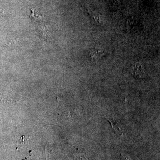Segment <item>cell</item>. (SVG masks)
<instances>
[{
	"instance_id": "cell-1",
	"label": "cell",
	"mask_w": 160,
	"mask_h": 160,
	"mask_svg": "<svg viewBox=\"0 0 160 160\" xmlns=\"http://www.w3.org/2000/svg\"><path fill=\"white\" fill-rule=\"evenodd\" d=\"M130 70L132 74L138 78H144L146 76L145 66L141 62L134 63L131 66Z\"/></svg>"
},
{
	"instance_id": "cell-5",
	"label": "cell",
	"mask_w": 160,
	"mask_h": 160,
	"mask_svg": "<svg viewBox=\"0 0 160 160\" xmlns=\"http://www.w3.org/2000/svg\"><path fill=\"white\" fill-rule=\"evenodd\" d=\"M89 13V14H90V16H91V17L94 19V20H95V21L96 22V23L100 24H102V21L101 20V19L98 16L96 15V14L94 13V12H92L91 10H90Z\"/></svg>"
},
{
	"instance_id": "cell-3",
	"label": "cell",
	"mask_w": 160,
	"mask_h": 160,
	"mask_svg": "<svg viewBox=\"0 0 160 160\" xmlns=\"http://www.w3.org/2000/svg\"><path fill=\"white\" fill-rule=\"evenodd\" d=\"M106 118L107 119L110 121V123H111V125H112V128L115 131V132L117 134V135L118 136H122V135L123 134V131H122V129H121L120 125H119L117 122H114V121L112 120H111L110 118H107V117H106Z\"/></svg>"
},
{
	"instance_id": "cell-4",
	"label": "cell",
	"mask_w": 160,
	"mask_h": 160,
	"mask_svg": "<svg viewBox=\"0 0 160 160\" xmlns=\"http://www.w3.org/2000/svg\"><path fill=\"white\" fill-rule=\"evenodd\" d=\"M74 156L78 160H88L87 156L83 153L77 152L74 154Z\"/></svg>"
},
{
	"instance_id": "cell-6",
	"label": "cell",
	"mask_w": 160,
	"mask_h": 160,
	"mask_svg": "<svg viewBox=\"0 0 160 160\" xmlns=\"http://www.w3.org/2000/svg\"><path fill=\"white\" fill-rule=\"evenodd\" d=\"M110 1L114 7H117L119 5L120 0H110Z\"/></svg>"
},
{
	"instance_id": "cell-2",
	"label": "cell",
	"mask_w": 160,
	"mask_h": 160,
	"mask_svg": "<svg viewBox=\"0 0 160 160\" xmlns=\"http://www.w3.org/2000/svg\"><path fill=\"white\" fill-rule=\"evenodd\" d=\"M105 55L103 51L100 49H94L92 50L90 53V59L91 61H97L101 59Z\"/></svg>"
}]
</instances>
